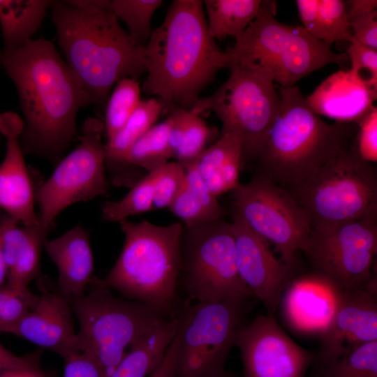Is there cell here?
I'll use <instances>...</instances> for the list:
<instances>
[{
	"instance_id": "6da1fadb",
	"label": "cell",
	"mask_w": 377,
	"mask_h": 377,
	"mask_svg": "<svg viewBox=\"0 0 377 377\" xmlns=\"http://www.w3.org/2000/svg\"><path fill=\"white\" fill-rule=\"evenodd\" d=\"M0 64L17 91L24 116L19 137L23 154L57 165L76 135L79 110L89 105L54 44L32 39L0 51Z\"/></svg>"
},
{
	"instance_id": "7a4b0ae2",
	"label": "cell",
	"mask_w": 377,
	"mask_h": 377,
	"mask_svg": "<svg viewBox=\"0 0 377 377\" xmlns=\"http://www.w3.org/2000/svg\"><path fill=\"white\" fill-rule=\"evenodd\" d=\"M58 44L89 105L105 103L115 84L147 72L145 47L120 24L109 0H53Z\"/></svg>"
},
{
	"instance_id": "3957f363",
	"label": "cell",
	"mask_w": 377,
	"mask_h": 377,
	"mask_svg": "<svg viewBox=\"0 0 377 377\" xmlns=\"http://www.w3.org/2000/svg\"><path fill=\"white\" fill-rule=\"evenodd\" d=\"M147 77L141 90L164 109L190 110L201 91L226 68L227 57L208 31L203 1L174 0L145 46Z\"/></svg>"
},
{
	"instance_id": "277c9868",
	"label": "cell",
	"mask_w": 377,
	"mask_h": 377,
	"mask_svg": "<svg viewBox=\"0 0 377 377\" xmlns=\"http://www.w3.org/2000/svg\"><path fill=\"white\" fill-rule=\"evenodd\" d=\"M281 106L253 162L262 175L293 187L351 145L357 123H327L296 86L279 89Z\"/></svg>"
},
{
	"instance_id": "5b68a950",
	"label": "cell",
	"mask_w": 377,
	"mask_h": 377,
	"mask_svg": "<svg viewBox=\"0 0 377 377\" xmlns=\"http://www.w3.org/2000/svg\"><path fill=\"white\" fill-rule=\"evenodd\" d=\"M124 244L114 265L99 285L128 300L154 307L170 316L178 315L182 225L163 226L147 221L119 223Z\"/></svg>"
},
{
	"instance_id": "8992f818",
	"label": "cell",
	"mask_w": 377,
	"mask_h": 377,
	"mask_svg": "<svg viewBox=\"0 0 377 377\" xmlns=\"http://www.w3.org/2000/svg\"><path fill=\"white\" fill-rule=\"evenodd\" d=\"M275 1H262L259 12L226 52V68L251 63L267 68L281 87L295 86L302 77L323 67L342 66L349 59L336 53L331 45L311 36L302 26L283 24L275 18Z\"/></svg>"
},
{
	"instance_id": "52a82bcc",
	"label": "cell",
	"mask_w": 377,
	"mask_h": 377,
	"mask_svg": "<svg viewBox=\"0 0 377 377\" xmlns=\"http://www.w3.org/2000/svg\"><path fill=\"white\" fill-rule=\"evenodd\" d=\"M78 323L81 353L98 364L101 377H110L126 349L173 318L146 304L114 295L94 276L83 295L68 301Z\"/></svg>"
},
{
	"instance_id": "ba28073f",
	"label": "cell",
	"mask_w": 377,
	"mask_h": 377,
	"mask_svg": "<svg viewBox=\"0 0 377 377\" xmlns=\"http://www.w3.org/2000/svg\"><path fill=\"white\" fill-rule=\"evenodd\" d=\"M286 190L306 212L311 226L377 219L375 168L358 155L353 143Z\"/></svg>"
},
{
	"instance_id": "9c48e42d",
	"label": "cell",
	"mask_w": 377,
	"mask_h": 377,
	"mask_svg": "<svg viewBox=\"0 0 377 377\" xmlns=\"http://www.w3.org/2000/svg\"><path fill=\"white\" fill-rule=\"evenodd\" d=\"M228 69V79L212 95L197 100L190 111L199 116L214 112L222 124L221 134L232 133L239 138L244 166L253 161L279 113L281 97L267 68L238 63Z\"/></svg>"
},
{
	"instance_id": "30bf717a",
	"label": "cell",
	"mask_w": 377,
	"mask_h": 377,
	"mask_svg": "<svg viewBox=\"0 0 377 377\" xmlns=\"http://www.w3.org/2000/svg\"><path fill=\"white\" fill-rule=\"evenodd\" d=\"M249 297L186 302L179 312L176 377H221L244 323Z\"/></svg>"
},
{
	"instance_id": "8fae6325",
	"label": "cell",
	"mask_w": 377,
	"mask_h": 377,
	"mask_svg": "<svg viewBox=\"0 0 377 377\" xmlns=\"http://www.w3.org/2000/svg\"><path fill=\"white\" fill-rule=\"evenodd\" d=\"M179 283L198 302L253 296L237 271L230 223L219 219L182 228Z\"/></svg>"
},
{
	"instance_id": "7c38bea8",
	"label": "cell",
	"mask_w": 377,
	"mask_h": 377,
	"mask_svg": "<svg viewBox=\"0 0 377 377\" xmlns=\"http://www.w3.org/2000/svg\"><path fill=\"white\" fill-rule=\"evenodd\" d=\"M376 221L312 226L304 252L313 274L337 291L367 288L377 253Z\"/></svg>"
},
{
	"instance_id": "4fadbf2b",
	"label": "cell",
	"mask_w": 377,
	"mask_h": 377,
	"mask_svg": "<svg viewBox=\"0 0 377 377\" xmlns=\"http://www.w3.org/2000/svg\"><path fill=\"white\" fill-rule=\"evenodd\" d=\"M235 215L274 246L280 260L295 266V253L306 249L311 224L306 212L284 188L257 174L233 190Z\"/></svg>"
},
{
	"instance_id": "5bb4252c",
	"label": "cell",
	"mask_w": 377,
	"mask_h": 377,
	"mask_svg": "<svg viewBox=\"0 0 377 377\" xmlns=\"http://www.w3.org/2000/svg\"><path fill=\"white\" fill-rule=\"evenodd\" d=\"M103 131L100 118H87L79 144L56 165L50 177L36 191L39 224L43 228L51 229L57 215L73 203L108 193Z\"/></svg>"
},
{
	"instance_id": "9a60e30c",
	"label": "cell",
	"mask_w": 377,
	"mask_h": 377,
	"mask_svg": "<svg viewBox=\"0 0 377 377\" xmlns=\"http://www.w3.org/2000/svg\"><path fill=\"white\" fill-rule=\"evenodd\" d=\"M235 346L243 377H304L314 360V355L293 341L269 314L245 324Z\"/></svg>"
},
{
	"instance_id": "2e32d148",
	"label": "cell",
	"mask_w": 377,
	"mask_h": 377,
	"mask_svg": "<svg viewBox=\"0 0 377 377\" xmlns=\"http://www.w3.org/2000/svg\"><path fill=\"white\" fill-rule=\"evenodd\" d=\"M319 338L314 367L377 341V291L336 290L333 315Z\"/></svg>"
},
{
	"instance_id": "e0dca14e",
	"label": "cell",
	"mask_w": 377,
	"mask_h": 377,
	"mask_svg": "<svg viewBox=\"0 0 377 377\" xmlns=\"http://www.w3.org/2000/svg\"><path fill=\"white\" fill-rule=\"evenodd\" d=\"M238 273L253 296L274 316L294 268L276 258L269 244L234 216L230 223Z\"/></svg>"
},
{
	"instance_id": "ac0fdd59",
	"label": "cell",
	"mask_w": 377,
	"mask_h": 377,
	"mask_svg": "<svg viewBox=\"0 0 377 377\" xmlns=\"http://www.w3.org/2000/svg\"><path fill=\"white\" fill-rule=\"evenodd\" d=\"M23 119L15 112L1 114V133L6 141L4 158L0 164V209L19 224H39L35 211V193L19 137Z\"/></svg>"
},
{
	"instance_id": "d6986e66",
	"label": "cell",
	"mask_w": 377,
	"mask_h": 377,
	"mask_svg": "<svg viewBox=\"0 0 377 377\" xmlns=\"http://www.w3.org/2000/svg\"><path fill=\"white\" fill-rule=\"evenodd\" d=\"M73 315L71 304L57 290H45L9 333L52 350L66 360L81 353Z\"/></svg>"
},
{
	"instance_id": "ffe728a7",
	"label": "cell",
	"mask_w": 377,
	"mask_h": 377,
	"mask_svg": "<svg viewBox=\"0 0 377 377\" xmlns=\"http://www.w3.org/2000/svg\"><path fill=\"white\" fill-rule=\"evenodd\" d=\"M377 90L350 70L328 76L306 98L318 115L344 123H357L374 106Z\"/></svg>"
},
{
	"instance_id": "44dd1931",
	"label": "cell",
	"mask_w": 377,
	"mask_h": 377,
	"mask_svg": "<svg viewBox=\"0 0 377 377\" xmlns=\"http://www.w3.org/2000/svg\"><path fill=\"white\" fill-rule=\"evenodd\" d=\"M336 290L315 274L290 281L280 302L285 320L295 331L320 334L333 315Z\"/></svg>"
},
{
	"instance_id": "7402d4cb",
	"label": "cell",
	"mask_w": 377,
	"mask_h": 377,
	"mask_svg": "<svg viewBox=\"0 0 377 377\" xmlns=\"http://www.w3.org/2000/svg\"><path fill=\"white\" fill-rule=\"evenodd\" d=\"M44 249L58 270L57 290L68 301L83 295L94 271L88 232L77 225L55 239H47Z\"/></svg>"
},
{
	"instance_id": "603a6c76",
	"label": "cell",
	"mask_w": 377,
	"mask_h": 377,
	"mask_svg": "<svg viewBox=\"0 0 377 377\" xmlns=\"http://www.w3.org/2000/svg\"><path fill=\"white\" fill-rule=\"evenodd\" d=\"M19 225L7 215L1 239L8 267L5 286L17 291H25L40 273L41 253L50 229L40 224Z\"/></svg>"
},
{
	"instance_id": "cb8c5ba5",
	"label": "cell",
	"mask_w": 377,
	"mask_h": 377,
	"mask_svg": "<svg viewBox=\"0 0 377 377\" xmlns=\"http://www.w3.org/2000/svg\"><path fill=\"white\" fill-rule=\"evenodd\" d=\"M197 171L209 191L216 197L239 185L243 167L242 146L235 134L226 133L205 148L195 161Z\"/></svg>"
},
{
	"instance_id": "d4e9b609",
	"label": "cell",
	"mask_w": 377,
	"mask_h": 377,
	"mask_svg": "<svg viewBox=\"0 0 377 377\" xmlns=\"http://www.w3.org/2000/svg\"><path fill=\"white\" fill-rule=\"evenodd\" d=\"M183 165L186 168L185 179L169 209L184 222L185 227L221 219L223 209L200 178L195 161Z\"/></svg>"
},
{
	"instance_id": "484cf974",
	"label": "cell",
	"mask_w": 377,
	"mask_h": 377,
	"mask_svg": "<svg viewBox=\"0 0 377 377\" xmlns=\"http://www.w3.org/2000/svg\"><path fill=\"white\" fill-rule=\"evenodd\" d=\"M302 27L313 37L332 44L352 43L347 4L343 0H297Z\"/></svg>"
},
{
	"instance_id": "4316f807",
	"label": "cell",
	"mask_w": 377,
	"mask_h": 377,
	"mask_svg": "<svg viewBox=\"0 0 377 377\" xmlns=\"http://www.w3.org/2000/svg\"><path fill=\"white\" fill-rule=\"evenodd\" d=\"M52 0H0L3 50L19 49L32 40Z\"/></svg>"
},
{
	"instance_id": "83f0119b",
	"label": "cell",
	"mask_w": 377,
	"mask_h": 377,
	"mask_svg": "<svg viewBox=\"0 0 377 377\" xmlns=\"http://www.w3.org/2000/svg\"><path fill=\"white\" fill-rule=\"evenodd\" d=\"M178 324L179 315L132 346L110 377H147L161 362L176 334Z\"/></svg>"
},
{
	"instance_id": "f1b7e54d",
	"label": "cell",
	"mask_w": 377,
	"mask_h": 377,
	"mask_svg": "<svg viewBox=\"0 0 377 377\" xmlns=\"http://www.w3.org/2000/svg\"><path fill=\"white\" fill-rule=\"evenodd\" d=\"M170 126L171 119L167 117L163 121L152 126L130 147L112 180L115 185H128L126 170L131 168H142L149 173L168 163L172 158L168 147Z\"/></svg>"
},
{
	"instance_id": "f546056e",
	"label": "cell",
	"mask_w": 377,
	"mask_h": 377,
	"mask_svg": "<svg viewBox=\"0 0 377 377\" xmlns=\"http://www.w3.org/2000/svg\"><path fill=\"white\" fill-rule=\"evenodd\" d=\"M163 110L164 106L158 98L140 101L123 127L105 144V168L119 170L125 154L154 125Z\"/></svg>"
},
{
	"instance_id": "4dcf8cb0",
	"label": "cell",
	"mask_w": 377,
	"mask_h": 377,
	"mask_svg": "<svg viewBox=\"0 0 377 377\" xmlns=\"http://www.w3.org/2000/svg\"><path fill=\"white\" fill-rule=\"evenodd\" d=\"M262 0H205L209 34L215 40L233 38L245 30L257 16Z\"/></svg>"
},
{
	"instance_id": "1f68e13d",
	"label": "cell",
	"mask_w": 377,
	"mask_h": 377,
	"mask_svg": "<svg viewBox=\"0 0 377 377\" xmlns=\"http://www.w3.org/2000/svg\"><path fill=\"white\" fill-rule=\"evenodd\" d=\"M314 368L315 377H377V341Z\"/></svg>"
},
{
	"instance_id": "d6a6232c",
	"label": "cell",
	"mask_w": 377,
	"mask_h": 377,
	"mask_svg": "<svg viewBox=\"0 0 377 377\" xmlns=\"http://www.w3.org/2000/svg\"><path fill=\"white\" fill-rule=\"evenodd\" d=\"M141 88L138 81L129 77L119 80L114 86L107 101L104 131L108 140L126 124L140 98Z\"/></svg>"
},
{
	"instance_id": "836d02e7",
	"label": "cell",
	"mask_w": 377,
	"mask_h": 377,
	"mask_svg": "<svg viewBox=\"0 0 377 377\" xmlns=\"http://www.w3.org/2000/svg\"><path fill=\"white\" fill-rule=\"evenodd\" d=\"M163 0H111L112 10L127 26V32L137 44L145 47L152 32L151 18Z\"/></svg>"
},
{
	"instance_id": "e575fe53",
	"label": "cell",
	"mask_w": 377,
	"mask_h": 377,
	"mask_svg": "<svg viewBox=\"0 0 377 377\" xmlns=\"http://www.w3.org/2000/svg\"><path fill=\"white\" fill-rule=\"evenodd\" d=\"M154 172L138 180L121 200L106 202L102 208V217L110 222H121L128 217L152 209Z\"/></svg>"
},
{
	"instance_id": "d590c367",
	"label": "cell",
	"mask_w": 377,
	"mask_h": 377,
	"mask_svg": "<svg viewBox=\"0 0 377 377\" xmlns=\"http://www.w3.org/2000/svg\"><path fill=\"white\" fill-rule=\"evenodd\" d=\"M352 43L377 50V1H346Z\"/></svg>"
},
{
	"instance_id": "8d00e7d4",
	"label": "cell",
	"mask_w": 377,
	"mask_h": 377,
	"mask_svg": "<svg viewBox=\"0 0 377 377\" xmlns=\"http://www.w3.org/2000/svg\"><path fill=\"white\" fill-rule=\"evenodd\" d=\"M216 133L200 116L187 110L182 142L173 158L182 164L195 161Z\"/></svg>"
},
{
	"instance_id": "74e56055",
	"label": "cell",
	"mask_w": 377,
	"mask_h": 377,
	"mask_svg": "<svg viewBox=\"0 0 377 377\" xmlns=\"http://www.w3.org/2000/svg\"><path fill=\"white\" fill-rule=\"evenodd\" d=\"M154 172L153 207H169L186 177V168L180 162H168Z\"/></svg>"
},
{
	"instance_id": "f35d334b",
	"label": "cell",
	"mask_w": 377,
	"mask_h": 377,
	"mask_svg": "<svg viewBox=\"0 0 377 377\" xmlns=\"http://www.w3.org/2000/svg\"><path fill=\"white\" fill-rule=\"evenodd\" d=\"M38 295L29 290L17 291L4 286L0 288V332H8L11 328L34 307Z\"/></svg>"
},
{
	"instance_id": "ab89813d",
	"label": "cell",
	"mask_w": 377,
	"mask_h": 377,
	"mask_svg": "<svg viewBox=\"0 0 377 377\" xmlns=\"http://www.w3.org/2000/svg\"><path fill=\"white\" fill-rule=\"evenodd\" d=\"M353 145L358 155L374 163L377 161V109L371 110L357 123Z\"/></svg>"
},
{
	"instance_id": "60d3db41",
	"label": "cell",
	"mask_w": 377,
	"mask_h": 377,
	"mask_svg": "<svg viewBox=\"0 0 377 377\" xmlns=\"http://www.w3.org/2000/svg\"><path fill=\"white\" fill-rule=\"evenodd\" d=\"M346 53L351 61L350 71L377 90V50L351 43Z\"/></svg>"
},
{
	"instance_id": "b9f144b4",
	"label": "cell",
	"mask_w": 377,
	"mask_h": 377,
	"mask_svg": "<svg viewBox=\"0 0 377 377\" xmlns=\"http://www.w3.org/2000/svg\"><path fill=\"white\" fill-rule=\"evenodd\" d=\"M64 377H101V374L92 357L80 353L65 360Z\"/></svg>"
},
{
	"instance_id": "7bdbcfd3",
	"label": "cell",
	"mask_w": 377,
	"mask_h": 377,
	"mask_svg": "<svg viewBox=\"0 0 377 377\" xmlns=\"http://www.w3.org/2000/svg\"><path fill=\"white\" fill-rule=\"evenodd\" d=\"M11 370L29 371L43 374L37 354L20 357L0 343V371Z\"/></svg>"
},
{
	"instance_id": "ee69618b",
	"label": "cell",
	"mask_w": 377,
	"mask_h": 377,
	"mask_svg": "<svg viewBox=\"0 0 377 377\" xmlns=\"http://www.w3.org/2000/svg\"><path fill=\"white\" fill-rule=\"evenodd\" d=\"M179 341V326L160 364L147 377H176V355Z\"/></svg>"
},
{
	"instance_id": "f6af8a7d",
	"label": "cell",
	"mask_w": 377,
	"mask_h": 377,
	"mask_svg": "<svg viewBox=\"0 0 377 377\" xmlns=\"http://www.w3.org/2000/svg\"><path fill=\"white\" fill-rule=\"evenodd\" d=\"M7 214L4 213L3 216H0V288L5 286V283L7 281L8 276V267L4 259L3 251H2V233L5 226Z\"/></svg>"
},
{
	"instance_id": "bcb514c9",
	"label": "cell",
	"mask_w": 377,
	"mask_h": 377,
	"mask_svg": "<svg viewBox=\"0 0 377 377\" xmlns=\"http://www.w3.org/2000/svg\"><path fill=\"white\" fill-rule=\"evenodd\" d=\"M0 377H45L43 374L34 373L29 371H1Z\"/></svg>"
},
{
	"instance_id": "7dc6e473",
	"label": "cell",
	"mask_w": 377,
	"mask_h": 377,
	"mask_svg": "<svg viewBox=\"0 0 377 377\" xmlns=\"http://www.w3.org/2000/svg\"><path fill=\"white\" fill-rule=\"evenodd\" d=\"M221 377H235L233 375L228 374L226 371Z\"/></svg>"
},
{
	"instance_id": "c3c4849f",
	"label": "cell",
	"mask_w": 377,
	"mask_h": 377,
	"mask_svg": "<svg viewBox=\"0 0 377 377\" xmlns=\"http://www.w3.org/2000/svg\"><path fill=\"white\" fill-rule=\"evenodd\" d=\"M1 114H0V137H1Z\"/></svg>"
}]
</instances>
